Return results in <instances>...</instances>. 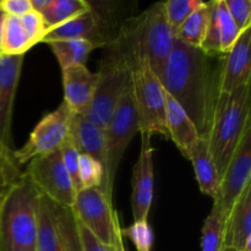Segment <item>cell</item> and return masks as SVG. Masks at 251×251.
<instances>
[{
    "label": "cell",
    "instance_id": "obj_30",
    "mask_svg": "<svg viewBox=\"0 0 251 251\" xmlns=\"http://www.w3.org/2000/svg\"><path fill=\"white\" fill-rule=\"evenodd\" d=\"M200 0H169L163 2L167 22L174 34L178 32L185 20L202 4Z\"/></svg>",
    "mask_w": 251,
    "mask_h": 251
},
{
    "label": "cell",
    "instance_id": "obj_2",
    "mask_svg": "<svg viewBox=\"0 0 251 251\" xmlns=\"http://www.w3.org/2000/svg\"><path fill=\"white\" fill-rule=\"evenodd\" d=\"M120 39H124V44L119 49L127 56L131 65L146 59L152 71L161 77L176 42V34L167 22L163 2L152 5L134 19L123 31Z\"/></svg>",
    "mask_w": 251,
    "mask_h": 251
},
{
    "label": "cell",
    "instance_id": "obj_41",
    "mask_svg": "<svg viewBox=\"0 0 251 251\" xmlns=\"http://www.w3.org/2000/svg\"><path fill=\"white\" fill-rule=\"evenodd\" d=\"M12 151H14V150H11V149H9V147L4 146V145H2L1 142H0V156L10 154V153H12Z\"/></svg>",
    "mask_w": 251,
    "mask_h": 251
},
{
    "label": "cell",
    "instance_id": "obj_31",
    "mask_svg": "<svg viewBox=\"0 0 251 251\" xmlns=\"http://www.w3.org/2000/svg\"><path fill=\"white\" fill-rule=\"evenodd\" d=\"M123 238H127L137 251H151L153 245V232L149 221H134L129 227L122 228Z\"/></svg>",
    "mask_w": 251,
    "mask_h": 251
},
{
    "label": "cell",
    "instance_id": "obj_36",
    "mask_svg": "<svg viewBox=\"0 0 251 251\" xmlns=\"http://www.w3.org/2000/svg\"><path fill=\"white\" fill-rule=\"evenodd\" d=\"M31 10L29 0H0V11L7 16L21 17Z\"/></svg>",
    "mask_w": 251,
    "mask_h": 251
},
{
    "label": "cell",
    "instance_id": "obj_17",
    "mask_svg": "<svg viewBox=\"0 0 251 251\" xmlns=\"http://www.w3.org/2000/svg\"><path fill=\"white\" fill-rule=\"evenodd\" d=\"M70 137L80 154H87L97 159L107 168L104 129L86 119L82 115L74 114L70 124Z\"/></svg>",
    "mask_w": 251,
    "mask_h": 251
},
{
    "label": "cell",
    "instance_id": "obj_8",
    "mask_svg": "<svg viewBox=\"0 0 251 251\" xmlns=\"http://www.w3.org/2000/svg\"><path fill=\"white\" fill-rule=\"evenodd\" d=\"M76 221L105 247H112L120 230L118 212L102 189H82L76 193L71 208Z\"/></svg>",
    "mask_w": 251,
    "mask_h": 251
},
{
    "label": "cell",
    "instance_id": "obj_43",
    "mask_svg": "<svg viewBox=\"0 0 251 251\" xmlns=\"http://www.w3.org/2000/svg\"><path fill=\"white\" fill-rule=\"evenodd\" d=\"M221 251H239V250H235V249H232V248H222V250Z\"/></svg>",
    "mask_w": 251,
    "mask_h": 251
},
{
    "label": "cell",
    "instance_id": "obj_5",
    "mask_svg": "<svg viewBox=\"0 0 251 251\" xmlns=\"http://www.w3.org/2000/svg\"><path fill=\"white\" fill-rule=\"evenodd\" d=\"M132 65L127 56L118 48L107 58L98 71L97 87L87 112L82 115L102 129H105L113 113L131 83Z\"/></svg>",
    "mask_w": 251,
    "mask_h": 251
},
{
    "label": "cell",
    "instance_id": "obj_9",
    "mask_svg": "<svg viewBox=\"0 0 251 251\" xmlns=\"http://www.w3.org/2000/svg\"><path fill=\"white\" fill-rule=\"evenodd\" d=\"M24 174L36 190L54 205L73 208L76 190L64 167L60 150L29 161Z\"/></svg>",
    "mask_w": 251,
    "mask_h": 251
},
{
    "label": "cell",
    "instance_id": "obj_28",
    "mask_svg": "<svg viewBox=\"0 0 251 251\" xmlns=\"http://www.w3.org/2000/svg\"><path fill=\"white\" fill-rule=\"evenodd\" d=\"M223 232H225V222L221 217L217 206L213 205L201 230V251L222 250Z\"/></svg>",
    "mask_w": 251,
    "mask_h": 251
},
{
    "label": "cell",
    "instance_id": "obj_14",
    "mask_svg": "<svg viewBox=\"0 0 251 251\" xmlns=\"http://www.w3.org/2000/svg\"><path fill=\"white\" fill-rule=\"evenodd\" d=\"M63 102L74 114L83 115L90 108L97 87L100 74L92 73L86 65H74L63 69Z\"/></svg>",
    "mask_w": 251,
    "mask_h": 251
},
{
    "label": "cell",
    "instance_id": "obj_11",
    "mask_svg": "<svg viewBox=\"0 0 251 251\" xmlns=\"http://www.w3.org/2000/svg\"><path fill=\"white\" fill-rule=\"evenodd\" d=\"M251 184V122L248 124L225 174L213 205L217 206L223 222H226L235 201Z\"/></svg>",
    "mask_w": 251,
    "mask_h": 251
},
{
    "label": "cell",
    "instance_id": "obj_34",
    "mask_svg": "<svg viewBox=\"0 0 251 251\" xmlns=\"http://www.w3.org/2000/svg\"><path fill=\"white\" fill-rule=\"evenodd\" d=\"M22 174L14 154L0 156V194H6L20 180Z\"/></svg>",
    "mask_w": 251,
    "mask_h": 251
},
{
    "label": "cell",
    "instance_id": "obj_23",
    "mask_svg": "<svg viewBox=\"0 0 251 251\" xmlns=\"http://www.w3.org/2000/svg\"><path fill=\"white\" fill-rule=\"evenodd\" d=\"M92 9L85 0H50L48 6L41 12L47 27L50 31Z\"/></svg>",
    "mask_w": 251,
    "mask_h": 251
},
{
    "label": "cell",
    "instance_id": "obj_29",
    "mask_svg": "<svg viewBox=\"0 0 251 251\" xmlns=\"http://www.w3.org/2000/svg\"><path fill=\"white\" fill-rule=\"evenodd\" d=\"M78 179L82 189H102L105 183V168L100 162L87 154L78 158Z\"/></svg>",
    "mask_w": 251,
    "mask_h": 251
},
{
    "label": "cell",
    "instance_id": "obj_25",
    "mask_svg": "<svg viewBox=\"0 0 251 251\" xmlns=\"http://www.w3.org/2000/svg\"><path fill=\"white\" fill-rule=\"evenodd\" d=\"M32 47L22 28L20 17L5 15L1 39L2 55H25Z\"/></svg>",
    "mask_w": 251,
    "mask_h": 251
},
{
    "label": "cell",
    "instance_id": "obj_38",
    "mask_svg": "<svg viewBox=\"0 0 251 251\" xmlns=\"http://www.w3.org/2000/svg\"><path fill=\"white\" fill-rule=\"evenodd\" d=\"M108 251H125L124 243H123V235H122V228L118 232L117 238H115V242L112 247H108Z\"/></svg>",
    "mask_w": 251,
    "mask_h": 251
},
{
    "label": "cell",
    "instance_id": "obj_16",
    "mask_svg": "<svg viewBox=\"0 0 251 251\" xmlns=\"http://www.w3.org/2000/svg\"><path fill=\"white\" fill-rule=\"evenodd\" d=\"M223 247L251 251V184L235 201L226 220Z\"/></svg>",
    "mask_w": 251,
    "mask_h": 251
},
{
    "label": "cell",
    "instance_id": "obj_19",
    "mask_svg": "<svg viewBox=\"0 0 251 251\" xmlns=\"http://www.w3.org/2000/svg\"><path fill=\"white\" fill-rule=\"evenodd\" d=\"M186 158L190 159L193 163L201 193L206 194L215 200L220 189V176L211 156L207 140L199 137L195 144L189 149Z\"/></svg>",
    "mask_w": 251,
    "mask_h": 251
},
{
    "label": "cell",
    "instance_id": "obj_35",
    "mask_svg": "<svg viewBox=\"0 0 251 251\" xmlns=\"http://www.w3.org/2000/svg\"><path fill=\"white\" fill-rule=\"evenodd\" d=\"M226 6L237 25L239 32L251 27V1L250 0H225Z\"/></svg>",
    "mask_w": 251,
    "mask_h": 251
},
{
    "label": "cell",
    "instance_id": "obj_13",
    "mask_svg": "<svg viewBox=\"0 0 251 251\" xmlns=\"http://www.w3.org/2000/svg\"><path fill=\"white\" fill-rule=\"evenodd\" d=\"M25 55H0V142L11 149V122L15 96Z\"/></svg>",
    "mask_w": 251,
    "mask_h": 251
},
{
    "label": "cell",
    "instance_id": "obj_33",
    "mask_svg": "<svg viewBox=\"0 0 251 251\" xmlns=\"http://www.w3.org/2000/svg\"><path fill=\"white\" fill-rule=\"evenodd\" d=\"M20 22H21L22 28H24L25 33L28 37L29 42L33 47L41 43L44 36L49 32L42 15L39 12L33 11V10L20 17Z\"/></svg>",
    "mask_w": 251,
    "mask_h": 251
},
{
    "label": "cell",
    "instance_id": "obj_22",
    "mask_svg": "<svg viewBox=\"0 0 251 251\" xmlns=\"http://www.w3.org/2000/svg\"><path fill=\"white\" fill-rule=\"evenodd\" d=\"M49 46L63 70L69 66L86 65L91 51L97 47V44L90 39H71L51 42Z\"/></svg>",
    "mask_w": 251,
    "mask_h": 251
},
{
    "label": "cell",
    "instance_id": "obj_18",
    "mask_svg": "<svg viewBox=\"0 0 251 251\" xmlns=\"http://www.w3.org/2000/svg\"><path fill=\"white\" fill-rule=\"evenodd\" d=\"M166 126L168 137L186 157L189 149L199 139L195 125L181 105L166 91Z\"/></svg>",
    "mask_w": 251,
    "mask_h": 251
},
{
    "label": "cell",
    "instance_id": "obj_4",
    "mask_svg": "<svg viewBox=\"0 0 251 251\" xmlns=\"http://www.w3.org/2000/svg\"><path fill=\"white\" fill-rule=\"evenodd\" d=\"M251 82L230 93H221L208 136V147L221 178L242 140L250 118Z\"/></svg>",
    "mask_w": 251,
    "mask_h": 251
},
{
    "label": "cell",
    "instance_id": "obj_1",
    "mask_svg": "<svg viewBox=\"0 0 251 251\" xmlns=\"http://www.w3.org/2000/svg\"><path fill=\"white\" fill-rule=\"evenodd\" d=\"M226 54H208L176 38L161 80L164 90L181 105L201 139L210 136L222 93Z\"/></svg>",
    "mask_w": 251,
    "mask_h": 251
},
{
    "label": "cell",
    "instance_id": "obj_37",
    "mask_svg": "<svg viewBox=\"0 0 251 251\" xmlns=\"http://www.w3.org/2000/svg\"><path fill=\"white\" fill-rule=\"evenodd\" d=\"M76 220V218H75ZM78 230V237H80L81 245L83 251H108V247L103 245L98 239H96L86 228H83L80 223L76 221Z\"/></svg>",
    "mask_w": 251,
    "mask_h": 251
},
{
    "label": "cell",
    "instance_id": "obj_26",
    "mask_svg": "<svg viewBox=\"0 0 251 251\" xmlns=\"http://www.w3.org/2000/svg\"><path fill=\"white\" fill-rule=\"evenodd\" d=\"M210 2L213 17H215L216 27H217L221 51L222 54H227L234 46L240 32L226 6L225 0H215V1Z\"/></svg>",
    "mask_w": 251,
    "mask_h": 251
},
{
    "label": "cell",
    "instance_id": "obj_3",
    "mask_svg": "<svg viewBox=\"0 0 251 251\" xmlns=\"http://www.w3.org/2000/svg\"><path fill=\"white\" fill-rule=\"evenodd\" d=\"M38 196L25 174L7 191L0 212V251H37Z\"/></svg>",
    "mask_w": 251,
    "mask_h": 251
},
{
    "label": "cell",
    "instance_id": "obj_12",
    "mask_svg": "<svg viewBox=\"0 0 251 251\" xmlns=\"http://www.w3.org/2000/svg\"><path fill=\"white\" fill-rule=\"evenodd\" d=\"M141 134L139 158L132 169L131 210L134 221H147L153 199V147L151 135Z\"/></svg>",
    "mask_w": 251,
    "mask_h": 251
},
{
    "label": "cell",
    "instance_id": "obj_7",
    "mask_svg": "<svg viewBox=\"0 0 251 251\" xmlns=\"http://www.w3.org/2000/svg\"><path fill=\"white\" fill-rule=\"evenodd\" d=\"M131 86L140 120V132L168 137L166 126V90L146 59L136 61L131 70Z\"/></svg>",
    "mask_w": 251,
    "mask_h": 251
},
{
    "label": "cell",
    "instance_id": "obj_27",
    "mask_svg": "<svg viewBox=\"0 0 251 251\" xmlns=\"http://www.w3.org/2000/svg\"><path fill=\"white\" fill-rule=\"evenodd\" d=\"M54 217L64 251H83L73 211L54 205Z\"/></svg>",
    "mask_w": 251,
    "mask_h": 251
},
{
    "label": "cell",
    "instance_id": "obj_24",
    "mask_svg": "<svg viewBox=\"0 0 251 251\" xmlns=\"http://www.w3.org/2000/svg\"><path fill=\"white\" fill-rule=\"evenodd\" d=\"M208 15H210L208 1L202 2L181 25L176 33V38L191 47L201 48L207 31Z\"/></svg>",
    "mask_w": 251,
    "mask_h": 251
},
{
    "label": "cell",
    "instance_id": "obj_39",
    "mask_svg": "<svg viewBox=\"0 0 251 251\" xmlns=\"http://www.w3.org/2000/svg\"><path fill=\"white\" fill-rule=\"evenodd\" d=\"M31 1V7L33 11H37L41 14L44 9L49 5L50 0H29Z\"/></svg>",
    "mask_w": 251,
    "mask_h": 251
},
{
    "label": "cell",
    "instance_id": "obj_21",
    "mask_svg": "<svg viewBox=\"0 0 251 251\" xmlns=\"http://www.w3.org/2000/svg\"><path fill=\"white\" fill-rule=\"evenodd\" d=\"M38 232H37V251H64L60 235L54 217L53 202L39 194L37 205Z\"/></svg>",
    "mask_w": 251,
    "mask_h": 251
},
{
    "label": "cell",
    "instance_id": "obj_32",
    "mask_svg": "<svg viewBox=\"0 0 251 251\" xmlns=\"http://www.w3.org/2000/svg\"><path fill=\"white\" fill-rule=\"evenodd\" d=\"M59 150H60L64 167H65L66 172H68L69 176L71 179V183H73L74 188L77 193V191L81 190L80 179H78V158H80V153L76 150L70 135L64 140Z\"/></svg>",
    "mask_w": 251,
    "mask_h": 251
},
{
    "label": "cell",
    "instance_id": "obj_10",
    "mask_svg": "<svg viewBox=\"0 0 251 251\" xmlns=\"http://www.w3.org/2000/svg\"><path fill=\"white\" fill-rule=\"evenodd\" d=\"M73 115L74 113L64 102L55 110L44 115L34 126L26 144L16 151H12L16 163L21 167L36 157L58 150L70 134Z\"/></svg>",
    "mask_w": 251,
    "mask_h": 251
},
{
    "label": "cell",
    "instance_id": "obj_20",
    "mask_svg": "<svg viewBox=\"0 0 251 251\" xmlns=\"http://www.w3.org/2000/svg\"><path fill=\"white\" fill-rule=\"evenodd\" d=\"M100 27V20L93 9L65 24L51 28L44 36L43 43H51L59 41H71V39H90L93 41Z\"/></svg>",
    "mask_w": 251,
    "mask_h": 251
},
{
    "label": "cell",
    "instance_id": "obj_40",
    "mask_svg": "<svg viewBox=\"0 0 251 251\" xmlns=\"http://www.w3.org/2000/svg\"><path fill=\"white\" fill-rule=\"evenodd\" d=\"M4 20H5V14L2 11H0V55L1 54V39H2V28H4Z\"/></svg>",
    "mask_w": 251,
    "mask_h": 251
},
{
    "label": "cell",
    "instance_id": "obj_42",
    "mask_svg": "<svg viewBox=\"0 0 251 251\" xmlns=\"http://www.w3.org/2000/svg\"><path fill=\"white\" fill-rule=\"evenodd\" d=\"M6 194H0V212H1V207H2V202H4V199Z\"/></svg>",
    "mask_w": 251,
    "mask_h": 251
},
{
    "label": "cell",
    "instance_id": "obj_15",
    "mask_svg": "<svg viewBox=\"0 0 251 251\" xmlns=\"http://www.w3.org/2000/svg\"><path fill=\"white\" fill-rule=\"evenodd\" d=\"M251 27L240 32L234 46L226 54L222 75V93H230L251 82Z\"/></svg>",
    "mask_w": 251,
    "mask_h": 251
},
{
    "label": "cell",
    "instance_id": "obj_6",
    "mask_svg": "<svg viewBox=\"0 0 251 251\" xmlns=\"http://www.w3.org/2000/svg\"><path fill=\"white\" fill-rule=\"evenodd\" d=\"M137 132H140V120L135 104L134 91L130 83L104 129L107 168L105 183L102 190L110 200H113V185L120 162L127 146Z\"/></svg>",
    "mask_w": 251,
    "mask_h": 251
}]
</instances>
